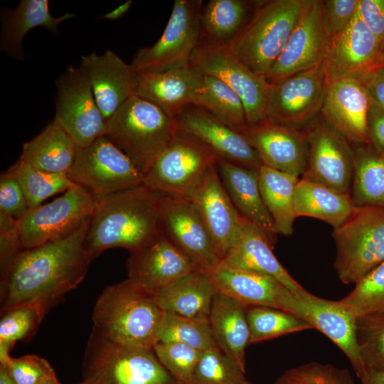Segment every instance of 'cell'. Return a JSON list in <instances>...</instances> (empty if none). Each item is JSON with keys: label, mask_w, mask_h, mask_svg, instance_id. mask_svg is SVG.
Segmentation results:
<instances>
[{"label": "cell", "mask_w": 384, "mask_h": 384, "mask_svg": "<svg viewBox=\"0 0 384 384\" xmlns=\"http://www.w3.org/2000/svg\"><path fill=\"white\" fill-rule=\"evenodd\" d=\"M88 221L70 237L19 252L1 265V312L34 306L46 314L85 277Z\"/></svg>", "instance_id": "obj_1"}, {"label": "cell", "mask_w": 384, "mask_h": 384, "mask_svg": "<svg viewBox=\"0 0 384 384\" xmlns=\"http://www.w3.org/2000/svg\"><path fill=\"white\" fill-rule=\"evenodd\" d=\"M162 196L142 183L96 198L84 240L89 261L110 248L134 252L160 234Z\"/></svg>", "instance_id": "obj_2"}, {"label": "cell", "mask_w": 384, "mask_h": 384, "mask_svg": "<svg viewBox=\"0 0 384 384\" xmlns=\"http://www.w3.org/2000/svg\"><path fill=\"white\" fill-rule=\"evenodd\" d=\"M166 315L154 294L128 279L106 287L92 311L93 329L122 345L153 348Z\"/></svg>", "instance_id": "obj_3"}, {"label": "cell", "mask_w": 384, "mask_h": 384, "mask_svg": "<svg viewBox=\"0 0 384 384\" xmlns=\"http://www.w3.org/2000/svg\"><path fill=\"white\" fill-rule=\"evenodd\" d=\"M176 119L132 95L105 122V136L144 175L178 132Z\"/></svg>", "instance_id": "obj_4"}, {"label": "cell", "mask_w": 384, "mask_h": 384, "mask_svg": "<svg viewBox=\"0 0 384 384\" xmlns=\"http://www.w3.org/2000/svg\"><path fill=\"white\" fill-rule=\"evenodd\" d=\"M304 0L257 4L249 21L227 46L255 74L265 77L282 52L297 23Z\"/></svg>", "instance_id": "obj_5"}, {"label": "cell", "mask_w": 384, "mask_h": 384, "mask_svg": "<svg viewBox=\"0 0 384 384\" xmlns=\"http://www.w3.org/2000/svg\"><path fill=\"white\" fill-rule=\"evenodd\" d=\"M82 378L87 384H180L160 363L153 348L114 343L95 329L83 356Z\"/></svg>", "instance_id": "obj_6"}, {"label": "cell", "mask_w": 384, "mask_h": 384, "mask_svg": "<svg viewBox=\"0 0 384 384\" xmlns=\"http://www.w3.org/2000/svg\"><path fill=\"white\" fill-rule=\"evenodd\" d=\"M334 268L344 284H356L384 261V207L355 206L334 229Z\"/></svg>", "instance_id": "obj_7"}, {"label": "cell", "mask_w": 384, "mask_h": 384, "mask_svg": "<svg viewBox=\"0 0 384 384\" xmlns=\"http://www.w3.org/2000/svg\"><path fill=\"white\" fill-rule=\"evenodd\" d=\"M217 161L206 146L178 131L143 175L142 183L162 196L189 200Z\"/></svg>", "instance_id": "obj_8"}, {"label": "cell", "mask_w": 384, "mask_h": 384, "mask_svg": "<svg viewBox=\"0 0 384 384\" xmlns=\"http://www.w3.org/2000/svg\"><path fill=\"white\" fill-rule=\"evenodd\" d=\"M201 0H175L169 20L160 38L140 48L132 66L136 71H165L190 65L201 40Z\"/></svg>", "instance_id": "obj_9"}, {"label": "cell", "mask_w": 384, "mask_h": 384, "mask_svg": "<svg viewBox=\"0 0 384 384\" xmlns=\"http://www.w3.org/2000/svg\"><path fill=\"white\" fill-rule=\"evenodd\" d=\"M95 203L91 193L74 184L51 202L30 208L17 220L23 250L70 237L88 221Z\"/></svg>", "instance_id": "obj_10"}, {"label": "cell", "mask_w": 384, "mask_h": 384, "mask_svg": "<svg viewBox=\"0 0 384 384\" xmlns=\"http://www.w3.org/2000/svg\"><path fill=\"white\" fill-rule=\"evenodd\" d=\"M75 184L100 198L137 186L143 175L128 156L105 135L85 148H78L67 174Z\"/></svg>", "instance_id": "obj_11"}, {"label": "cell", "mask_w": 384, "mask_h": 384, "mask_svg": "<svg viewBox=\"0 0 384 384\" xmlns=\"http://www.w3.org/2000/svg\"><path fill=\"white\" fill-rule=\"evenodd\" d=\"M190 64L220 80L237 93L245 107L247 126L267 118L272 85L265 77L250 71L227 46L201 40Z\"/></svg>", "instance_id": "obj_12"}, {"label": "cell", "mask_w": 384, "mask_h": 384, "mask_svg": "<svg viewBox=\"0 0 384 384\" xmlns=\"http://www.w3.org/2000/svg\"><path fill=\"white\" fill-rule=\"evenodd\" d=\"M55 119L71 136L78 148H85L103 136L105 120L90 82L79 66L69 65L55 81Z\"/></svg>", "instance_id": "obj_13"}, {"label": "cell", "mask_w": 384, "mask_h": 384, "mask_svg": "<svg viewBox=\"0 0 384 384\" xmlns=\"http://www.w3.org/2000/svg\"><path fill=\"white\" fill-rule=\"evenodd\" d=\"M323 1L304 0L297 23L276 62L265 76L279 83L322 63L331 39L322 21Z\"/></svg>", "instance_id": "obj_14"}, {"label": "cell", "mask_w": 384, "mask_h": 384, "mask_svg": "<svg viewBox=\"0 0 384 384\" xmlns=\"http://www.w3.org/2000/svg\"><path fill=\"white\" fill-rule=\"evenodd\" d=\"M304 137L306 164L302 178L350 194L354 156L347 140L324 120L311 124Z\"/></svg>", "instance_id": "obj_15"}, {"label": "cell", "mask_w": 384, "mask_h": 384, "mask_svg": "<svg viewBox=\"0 0 384 384\" xmlns=\"http://www.w3.org/2000/svg\"><path fill=\"white\" fill-rule=\"evenodd\" d=\"M285 311L304 320L332 341L348 358L360 379L365 373L356 340V318L339 302L328 300L306 290L291 292Z\"/></svg>", "instance_id": "obj_16"}, {"label": "cell", "mask_w": 384, "mask_h": 384, "mask_svg": "<svg viewBox=\"0 0 384 384\" xmlns=\"http://www.w3.org/2000/svg\"><path fill=\"white\" fill-rule=\"evenodd\" d=\"M161 233L202 271L220 263L208 230L188 199L163 196L159 203Z\"/></svg>", "instance_id": "obj_17"}, {"label": "cell", "mask_w": 384, "mask_h": 384, "mask_svg": "<svg viewBox=\"0 0 384 384\" xmlns=\"http://www.w3.org/2000/svg\"><path fill=\"white\" fill-rule=\"evenodd\" d=\"M381 54L378 40L357 11L348 26L331 39L324 60L328 84L347 78L363 81L380 66Z\"/></svg>", "instance_id": "obj_18"}, {"label": "cell", "mask_w": 384, "mask_h": 384, "mask_svg": "<svg viewBox=\"0 0 384 384\" xmlns=\"http://www.w3.org/2000/svg\"><path fill=\"white\" fill-rule=\"evenodd\" d=\"M327 86L324 62L272 85L267 118L292 126L310 121L321 111Z\"/></svg>", "instance_id": "obj_19"}, {"label": "cell", "mask_w": 384, "mask_h": 384, "mask_svg": "<svg viewBox=\"0 0 384 384\" xmlns=\"http://www.w3.org/2000/svg\"><path fill=\"white\" fill-rule=\"evenodd\" d=\"M189 200L208 230L220 262L223 261L238 240L243 218L226 191L216 164L208 171Z\"/></svg>", "instance_id": "obj_20"}, {"label": "cell", "mask_w": 384, "mask_h": 384, "mask_svg": "<svg viewBox=\"0 0 384 384\" xmlns=\"http://www.w3.org/2000/svg\"><path fill=\"white\" fill-rule=\"evenodd\" d=\"M126 267L127 279L137 287L154 295L183 276L199 270L161 233L130 252Z\"/></svg>", "instance_id": "obj_21"}, {"label": "cell", "mask_w": 384, "mask_h": 384, "mask_svg": "<svg viewBox=\"0 0 384 384\" xmlns=\"http://www.w3.org/2000/svg\"><path fill=\"white\" fill-rule=\"evenodd\" d=\"M178 129L209 149L218 159L259 170L262 166L246 137L205 110L191 106L176 118Z\"/></svg>", "instance_id": "obj_22"}, {"label": "cell", "mask_w": 384, "mask_h": 384, "mask_svg": "<svg viewBox=\"0 0 384 384\" xmlns=\"http://www.w3.org/2000/svg\"><path fill=\"white\" fill-rule=\"evenodd\" d=\"M201 86V72L190 64L165 71L135 70L132 92L176 119L195 106Z\"/></svg>", "instance_id": "obj_23"}, {"label": "cell", "mask_w": 384, "mask_h": 384, "mask_svg": "<svg viewBox=\"0 0 384 384\" xmlns=\"http://www.w3.org/2000/svg\"><path fill=\"white\" fill-rule=\"evenodd\" d=\"M371 99L365 84L341 79L328 84L321 109L324 120L347 141L369 145L367 120Z\"/></svg>", "instance_id": "obj_24"}, {"label": "cell", "mask_w": 384, "mask_h": 384, "mask_svg": "<svg viewBox=\"0 0 384 384\" xmlns=\"http://www.w3.org/2000/svg\"><path fill=\"white\" fill-rule=\"evenodd\" d=\"M242 133L257 152L262 165L299 177L306 164L304 132L267 118L247 126Z\"/></svg>", "instance_id": "obj_25"}, {"label": "cell", "mask_w": 384, "mask_h": 384, "mask_svg": "<svg viewBox=\"0 0 384 384\" xmlns=\"http://www.w3.org/2000/svg\"><path fill=\"white\" fill-rule=\"evenodd\" d=\"M80 67L90 82L105 122L132 95L135 70L111 50L82 55Z\"/></svg>", "instance_id": "obj_26"}, {"label": "cell", "mask_w": 384, "mask_h": 384, "mask_svg": "<svg viewBox=\"0 0 384 384\" xmlns=\"http://www.w3.org/2000/svg\"><path fill=\"white\" fill-rule=\"evenodd\" d=\"M208 273L218 292L247 307L264 306L285 311L292 292L270 275L235 268L221 262Z\"/></svg>", "instance_id": "obj_27"}, {"label": "cell", "mask_w": 384, "mask_h": 384, "mask_svg": "<svg viewBox=\"0 0 384 384\" xmlns=\"http://www.w3.org/2000/svg\"><path fill=\"white\" fill-rule=\"evenodd\" d=\"M221 181L242 217L260 230L274 246L278 235L262 200L259 187V170L218 159Z\"/></svg>", "instance_id": "obj_28"}, {"label": "cell", "mask_w": 384, "mask_h": 384, "mask_svg": "<svg viewBox=\"0 0 384 384\" xmlns=\"http://www.w3.org/2000/svg\"><path fill=\"white\" fill-rule=\"evenodd\" d=\"M74 17L71 13L53 16L48 0H21L15 9L3 8L0 13V50L9 58L23 61L26 59L23 41L30 31L43 27L56 34L62 22Z\"/></svg>", "instance_id": "obj_29"}, {"label": "cell", "mask_w": 384, "mask_h": 384, "mask_svg": "<svg viewBox=\"0 0 384 384\" xmlns=\"http://www.w3.org/2000/svg\"><path fill=\"white\" fill-rule=\"evenodd\" d=\"M273 247L267 237L243 218L238 240L232 252L221 262L235 268L270 275L294 293L304 292L306 289L276 258Z\"/></svg>", "instance_id": "obj_30"}, {"label": "cell", "mask_w": 384, "mask_h": 384, "mask_svg": "<svg viewBox=\"0 0 384 384\" xmlns=\"http://www.w3.org/2000/svg\"><path fill=\"white\" fill-rule=\"evenodd\" d=\"M247 309L232 297L218 292L208 317L217 346L244 372L245 348L250 344Z\"/></svg>", "instance_id": "obj_31"}, {"label": "cell", "mask_w": 384, "mask_h": 384, "mask_svg": "<svg viewBox=\"0 0 384 384\" xmlns=\"http://www.w3.org/2000/svg\"><path fill=\"white\" fill-rule=\"evenodd\" d=\"M218 292L209 273L198 270L162 288L154 296L166 312L208 319Z\"/></svg>", "instance_id": "obj_32"}, {"label": "cell", "mask_w": 384, "mask_h": 384, "mask_svg": "<svg viewBox=\"0 0 384 384\" xmlns=\"http://www.w3.org/2000/svg\"><path fill=\"white\" fill-rule=\"evenodd\" d=\"M77 149L74 139L53 119L36 137L23 144L18 159L45 171L67 174Z\"/></svg>", "instance_id": "obj_33"}, {"label": "cell", "mask_w": 384, "mask_h": 384, "mask_svg": "<svg viewBox=\"0 0 384 384\" xmlns=\"http://www.w3.org/2000/svg\"><path fill=\"white\" fill-rule=\"evenodd\" d=\"M354 207L350 194L305 178L299 179L297 183L294 191L297 218H318L336 228L347 220Z\"/></svg>", "instance_id": "obj_34"}, {"label": "cell", "mask_w": 384, "mask_h": 384, "mask_svg": "<svg viewBox=\"0 0 384 384\" xmlns=\"http://www.w3.org/2000/svg\"><path fill=\"white\" fill-rule=\"evenodd\" d=\"M299 177L262 165L259 169V187L264 203L277 234L290 235L297 218L294 191Z\"/></svg>", "instance_id": "obj_35"}, {"label": "cell", "mask_w": 384, "mask_h": 384, "mask_svg": "<svg viewBox=\"0 0 384 384\" xmlns=\"http://www.w3.org/2000/svg\"><path fill=\"white\" fill-rule=\"evenodd\" d=\"M251 3L244 0H210L201 10L203 41L228 46L249 21Z\"/></svg>", "instance_id": "obj_36"}, {"label": "cell", "mask_w": 384, "mask_h": 384, "mask_svg": "<svg viewBox=\"0 0 384 384\" xmlns=\"http://www.w3.org/2000/svg\"><path fill=\"white\" fill-rule=\"evenodd\" d=\"M354 168L350 196L355 206L384 207V159L374 150L353 152Z\"/></svg>", "instance_id": "obj_37"}, {"label": "cell", "mask_w": 384, "mask_h": 384, "mask_svg": "<svg viewBox=\"0 0 384 384\" xmlns=\"http://www.w3.org/2000/svg\"><path fill=\"white\" fill-rule=\"evenodd\" d=\"M201 73L202 86L195 106L208 112L232 129L242 131L247 124L240 97L220 80Z\"/></svg>", "instance_id": "obj_38"}, {"label": "cell", "mask_w": 384, "mask_h": 384, "mask_svg": "<svg viewBox=\"0 0 384 384\" xmlns=\"http://www.w3.org/2000/svg\"><path fill=\"white\" fill-rule=\"evenodd\" d=\"M4 172L19 183L29 208L41 205L48 198L66 191L75 184L67 174L45 171L20 159Z\"/></svg>", "instance_id": "obj_39"}, {"label": "cell", "mask_w": 384, "mask_h": 384, "mask_svg": "<svg viewBox=\"0 0 384 384\" xmlns=\"http://www.w3.org/2000/svg\"><path fill=\"white\" fill-rule=\"evenodd\" d=\"M247 319L250 344L291 333L314 329L310 324L294 314L270 306H248Z\"/></svg>", "instance_id": "obj_40"}, {"label": "cell", "mask_w": 384, "mask_h": 384, "mask_svg": "<svg viewBox=\"0 0 384 384\" xmlns=\"http://www.w3.org/2000/svg\"><path fill=\"white\" fill-rule=\"evenodd\" d=\"M157 341L181 343L202 351L217 346L208 319L169 312H166Z\"/></svg>", "instance_id": "obj_41"}, {"label": "cell", "mask_w": 384, "mask_h": 384, "mask_svg": "<svg viewBox=\"0 0 384 384\" xmlns=\"http://www.w3.org/2000/svg\"><path fill=\"white\" fill-rule=\"evenodd\" d=\"M45 316L41 309L34 306H20L1 312L0 364L9 360V351L16 341L31 338Z\"/></svg>", "instance_id": "obj_42"}, {"label": "cell", "mask_w": 384, "mask_h": 384, "mask_svg": "<svg viewBox=\"0 0 384 384\" xmlns=\"http://www.w3.org/2000/svg\"><path fill=\"white\" fill-rule=\"evenodd\" d=\"M339 302L356 319L384 313V261L356 283Z\"/></svg>", "instance_id": "obj_43"}, {"label": "cell", "mask_w": 384, "mask_h": 384, "mask_svg": "<svg viewBox=\"0 0 384 384\" xmlns=\"http://www.w3.org/2000/svg\"><path fill=\"white\" fill-rule=\"evenodd\" d=\"M245 373L219 347L203 351L191 384H252Z\"/></svg>", "instance_id": "obj_44"}, {"label": "cell", "mask_w": 384, "mask_h": 384, "mask_svg": "<svg viewBox=\"0 0 384 384\" xmlns=\"http://www.w3.org/2000/svg\"><path fill=\"white\" fill-rule=\"evenodd\" d=\"M356 331L365 373L384 371V313L357 318Z\"/></svg>", "instance_id": "obj_45"}, {"label": "cell", "mask_w": 384, "mask_h": 384, "mask_svg": "<svg viewBox=\"0 0 384 384\" xmlns=\"http://www.w3.org/2000/svg\"><path fill=\"white\" fill-rule=\"evenodd\" d=\"M153 350L164 367L180 384H191L203 351L177 342L157 341Z\"/></svg>", "instance_id": "obj_46"}, {"label": "cell", "mask_w": 384, "mask_h": 384, "mask_svg": "<svg viewBox=\"0 0 384 384\" xmlns=\"http://www.w3.org/2000/svg\"><path fill=\"white\" fill-rule=\"evenodd\" d=\"M273 384H356L346 368L310 362L285 370Z\"/></svg>", "instance_id": "obj_47"}, {"label": "cell", "mask_w": 384, "mask_h": 384, "mask_svg": "<svg viewBox=\"0 0 384 384\" xmlns=\"http://www.w3.org/2000/svg\"><path fill=\"white\" fill-rule=\"evenodd\" d=\"M1 365L6 368L16 384H36L56 378L50 363L36 355L11 357Z\"/></svg>", "instance_id": "obj_48"}, {"label": "cell", "mask_w": 384, "mask_h": 384, "mask_svg": "<svg viewBox=\"0 0 384 384\" xmlns=\"http://www.w3.org/2000/svg\"><path fill=\"white\" fill-rule=\"evenodd\" d=\"M358 4L359 0L323 1L322 21L330 39L348 26L357 11Z\"/></svg>", "instance_id": "obj_49"}, {"label": "cell", "mask_w": 384, "mask_h": 384, "mask_svg": "<svg viewBox=\"0 0 384 384\" xmlns=\"http://www.w3.org/2000/svg\"><path fill=\"white\" fill-rule=\"evenodd\" d=\"M29 209L19 183L14 177L3 172L0 177V213L18 220Z\"/></svg>", "instance_id": "obj_50"}, {"label": "cell", "mask_w": 384, "mask_h": 384, "mask_svg": "<svg viewBox=\"0 0 384 384\" xmlns=\"http://www.w3.org/2000/svg\"><path fill=\"white\" fill-rule=\"evenodd\" d=\"M23 250L17 220L0 213L1 265L6 263Z\"/></svg>", "instance_id": "obj_51"}, {"label": "cell", "mask_w": 384, "mask_h": 384, "mask_svg": "<svg viewBox=\"0 0 384 384\" xmlns=\"http://www.w3.org/2000/svg\"><path fill=\"white\" fill-rule=\"evenodd\" d=\"M358 14L384 50V0H359Z\"/></svg>", "instance_id": "obj_52"}, {"label": "cell", "mask_w": 384, "mask_h": 384, "mask_svg": "<svg viewBox=\"0 0 384 384\" xmlns=\"http://www.w3.org/2000/svg\"><path fill=\"white\" fill-rule=\"evenodd\" d=\"M370 144L378 154H384V111L371 100L367 120Z\"/></svg>", "instance_id": "obj_53"}, {"label": "cell", "mask_w": 384, "mask_h": 384, "mask_svg": "<svg viewBox=\"0 0 384 384\" xmlns=\"http://www.w3.org/2000/svg\"><path fill=\"white\" fill-rule=\"evenodd\" d=\"M372 102L384 111V67L380 66L370 72L362 81Z\"/></svg>", "instance_id": "obj_54"}, {"label": "cell", "mask_w": 384, "mask_h": 384, "mask_svg": "<svg viewBox=\"0 0 384 384\" xmlns=\"http://www.w3.org/2000/svg\"><path fill=\"white\" fill-rule=\"evenodd\" d=\"M132 3L133 1L132 0L127 1L114 10L97 17L96 19H106L110 21L117 20L130 9Z\"/></svg>", "instance_id": "obj_55"}, {"label": "cell", "mask_w": 384, "mask_h": 384, "mask_svg": "<svg viewBox=\"0 0 384 384\" xmlns=\"http://www.w3.org/2000/svg\"><path fill=\"white\" fill-rule=\"evenodd\" d=\"M360 380L361 384H384V371L367 370Z\"/></svg>", "instance_id": "obj_56"}, {"label": "cell", "mask_w": 384, "mask_h": 384, "mask_svg": "<svg viewBox=\"0 0 384 384\" xmlns=\"http://www.w3.org/2000/svg\"><path fill=\"white\" fill-rule=\"evenodd\" d=\"M0 384H16L6 368L1 364H0Z\"/></svg>", "instance_id": "obj_57"}, {"label": "cell", "mask_w": 384, "mask_h": 384, "mask_svg": "<svg viewBox=\"0 0 384 384\" xmlns=\"http://www.w3.org/2000/svg\"><path fill=\"white\" fill-rule=\"evenodd\" d=\"M36 384H61V383L58 380L57 378H55L50 380L42 381Z\"/></svg>", "instance_id": "obj_58"}, {"label": "cell", "mask_w": 384, "mask_h": 384, "mask_svg": "<svg viewBox=\"0 0 384 384\" xmlns=\"http://www.w3.org/2000/svg\"><path fill=\"white\" fill-rule=\"evenodd\" d=\"M380 66L384 67V50L383 51V53L381 54V57H380Z\"/></svg>", "instance_id": "obj_59"}, {"label": "cell", "mask_w": 384, "mask_h": 384, "mask_svg": "<svg viewBox=\"0 0 384 384\" xmlns=\"http://www.w3.org/2000/svg\"><path fill=\"white\" fill-rule=\"evenodd\" d=\"M78 384H87V383H85L84 381H82V383H78Z\"/></svg>", "instance_id": "obj_60"}, {"label": "cell", "mask_w": 384, "mask_h": 384, "mask_svg": "<svg viewBox=\"0 0 384 384\" xmlns=\"http://www.w3.org/2000/svg\"><path fill=\"white\" fill-rule=\"evenodd\" d=\"M380 156L384 159V154H381Z\"/></svg>", "instance_id": "obj_61"}]
</instances>
